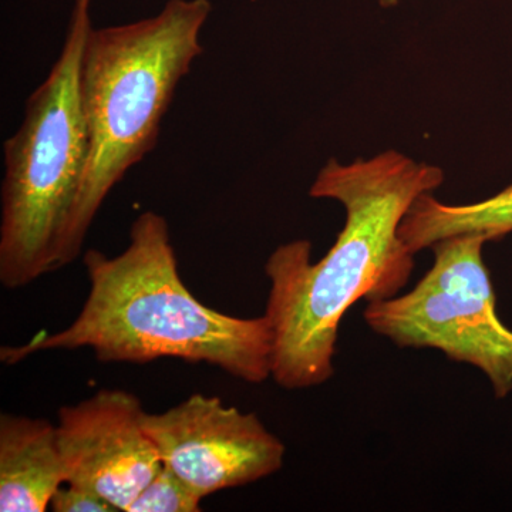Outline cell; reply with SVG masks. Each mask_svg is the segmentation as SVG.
Listing matches in <instances>:
<instances>
[{
  "mask_svg": "<svg viewBox=\"0 0 512 512\" xmlns=\"http://www.w3.org/2000/svg\"><path fill=\"white\" fill-rule=\"evenodd\" d=\"M483 235L444 238L412 291L367 302V326L400 349H436L477 367L497 399L512 392V330L501 322Z\"/></svg>",
  "mask_w": 512,
  "mask_h": 512,
  "instance_id": "5",
  "label": "cell"
},
{
  "mask_svg": "<svg viewBox=\"0 0 512 512\" xmlns=\"http://www.w3.org/2000/svg\"><path fill=\"white\" fill-rule=\"evenodd\" d=\"M66 474L56 426L45 419L0 416V511L45 512Z\"/></svg>",
  "mask_w": 512,
  "mask_h": 512,
  "instance_id": "8",
  "label": "cell"
},
{
  "mask_svg": "<svg viewBox=\"0 0 512 512\" xmlns=\"http://www.w3.org/2000/svg\"><path fill=\"white\" fill-rule=\"evenodd\" d=\"M443 183L440 167L397 150L323 165L309 194L345 208L338 239L315 264L308 239L279 245L265 264L271 288L264 315L278 386L302 390L329 382L343 316L360 299L393 298L407 285L414 254L400 238V224L420 195Z\"/></svg>",
  "mask_w": 512,
  "mask_h": 512,
  "instance_id": "1",
  "label": "cell"
},
{
  "mask_svg": "<svg viewBox=\"0 0 512 512\" xmlns=\"http://www.w3.org/2000/svg\"><path fill=\"white\" fill-rule=\"evenodd\" d=\"M83 262L90 292L77 318L53 335L2 348L3 363L46 350L90 349L104 363L178 359L251 384L272 377L274 338L266 316L237 318L198 301L181 279L163 215L143 212L121 254L89 249Z\"/></svg>",
  "mask_w": 512,
  "mask_h": 512,
  "instance_id": "2",
  "label": "cell"
},
{
  "mask_svg": "<svg viewBox=\"0 0 512 512\" xmlns=\"http://www.w3.org/2000/svg\"><path fill=\"white\" fill-rule=\"evenodd\" d=\"M211 10L210 0H170L154 18L90 29L80 64L89 161L52 272L82 254L103 202L156 147L178 84L204 52L200 35Z\"/></svg>",
  "mask_w": 512,
  "mask_h": 512,
  "instance_id": "3",
  "label": "cell"
},
{
  "mask_svg": "<svg viewBox=\"0 0 512 512\" xmlns=\"http://www.w3.org/2000/svg\"><path fill=\"white\" fill-rule=\"evenodd\" d=\"M49 510L53 512H113L117 511L99 494L77 485L63 484L57 488L50 500Z\"/></svg>",
  "mask_w": 512,
  "mask_h": 512,
  "instance_id": "11",
  "label": "cell"
},
{
  "mask_svg": "<svg viewBox=\"0 0 512 512\" xmlns=\"http://www.w3.org/2000/svg\"><path fill=\"white\" fill-rule=\"evenodd\" d=\"M512 232V184L474 204H444L433 192L420 195L400 224L399 235L412 254L454 235H483L495 241Z\"/></svg>",
  "mask_w": 512,
  "mask_h": 512,
  "instance_id": "9",
  "label": "cell"
},
{
  "mask_svg": "<svg viewBox=\"0 0 512 512\" xmlns=\"http://www.w3.org/2000/svg\"><path fill=\"white\" fill-rule=\"evenodd\" d=\"M202 500L204 497L163 464L126 512H198Z\"/></svg>",
  "mask_w": 512,
  "mask_h": 512,
  "instance_id": "10",
  "label": "cell"
},
{
  "mask_svg": "<svg viewBox=\"0 0 512 512\" xmlns=\"http://www.w3.org/2000/svg\"><path fill=\"white\" fill-rule=\"evenodd\" d=\"M397 2H399V0H379L383 8H392V6L397 5Z\"/></svg>",
  "mask_w": 512,
  "mask_h": 512,
  "instance_id": "12",
  "label": "cell"
},
{
  "mask_svg": "<svg viewBox=\"0 0 512 512\" xmlns=\"http://www.w3.org/2000/svg\"><path fill=\"white\" fill-rule=\"evenodd\" d=\"M144 430L161 463L201 497L274 476L284 467L285 444L255 413L192 394L164 413H147Z\"/></svg>",
  "mask_w": 512,
  "mask_h": 512,
  "instance_id": "6",
  "label": "cell"
},
{
  "mask_svg": "<svg viewBox=\"0 0 512 512\" xmlns=\"http://www.w3.org/2000/svg\"><path fill=\"white\" fill-rule=\"evenodd\" d=\"M90 2L74 3L56 63L26 101L22 126L3 144L0 284L6 289L23 288L52 272L89 161L80 64L93 28Z\"/></svg>",
  "mask_w": 512,
  "mask_h": 512,
  "instance_id": "4",
  "label": "cell"
},
{
  "mask_svg": "<svg viewBox=\"0 0 512 512\" xmlns=\"http://www.w3.org/2000/svg\"><path fill=\"white\" fill-rule=\"evenodd\" d=\"M144 416L136 394L120 389L60 407L56 429L66 484L93 491L126 512L163 466Z\"/></svg>",
  "mask_w": 512,
  "mask_h": 512,
  "instance_id": "7",
  "label": "cell"
}]
</instances>
